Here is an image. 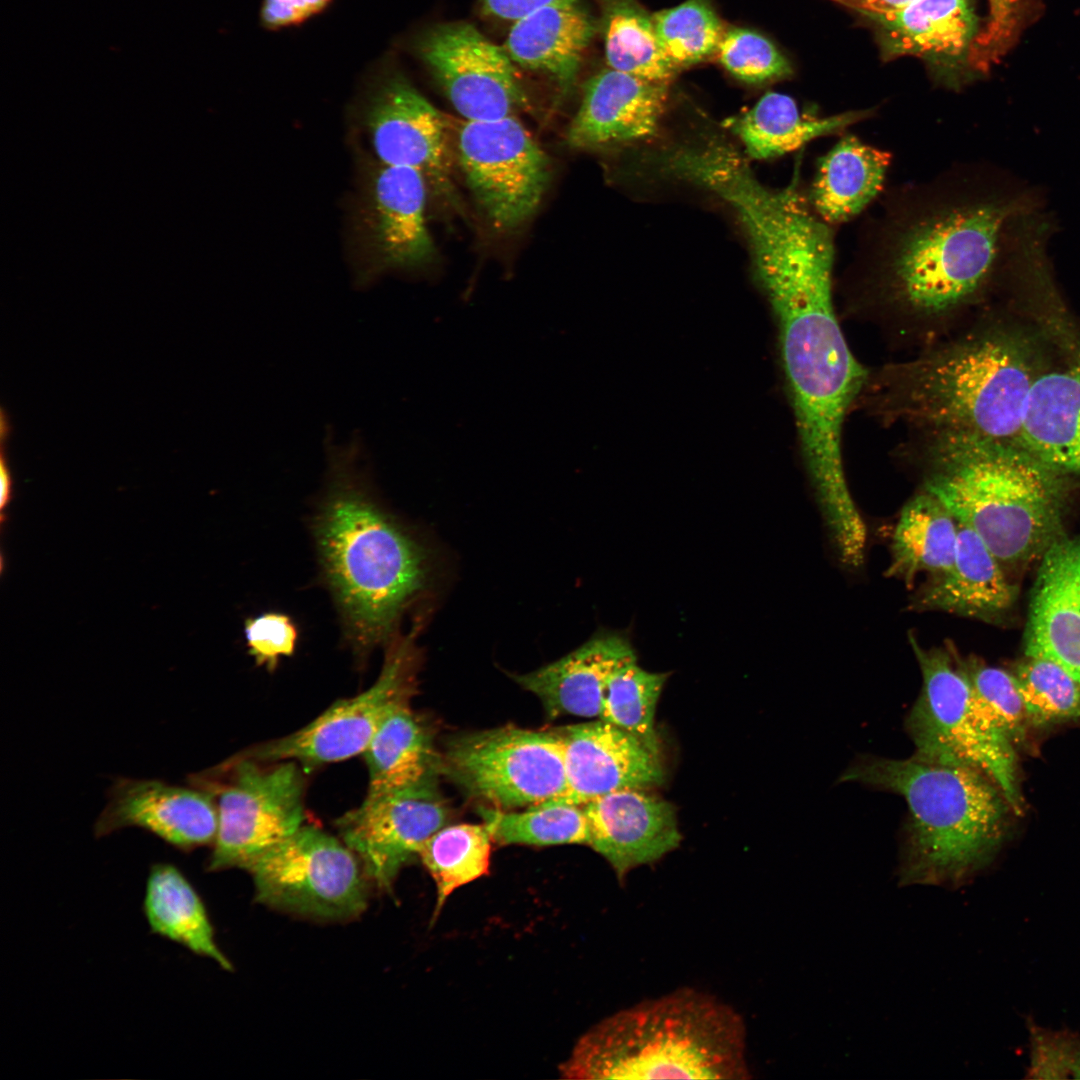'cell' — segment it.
I'll list each match as a JSON object with an SVG mask.
<instances>
[{"instance_id":"1","label":"cell","mask_w":1080,"mask_h":1080,"mask_svg":"<svg viewBox=\"0 0 1080 1080\" xmlns=\"http://www.w3.org/2000/svg\"><path fill=\"white\" fill-rule=\"evenodd\" d=\"M753 266L776 315L785 375L805 465L823 516L856 504L845 476V418L869 376L852 354L833 302L831 226L803 209L760 220L746 236Z\"/></svg>"},{"instance_id":"2","label":"cell","mask_w":1080,"mask_h":1080,"mask_svg":"<svg viewBox=\"0 0 1080 1080\" xmlns=\"http://www.w3.org/2000/svg\"><path fill=\"white\" fill-rule=\"evenodd\" d=\"M1015 205L971 198L949 169L890 195L866 225L854 270L871 295L916 320H940L967 304L994 267Z\"/></svg>"},{"instance_id":"3","label":"cell","mask_w":1080,"mask_h":1080,"mask_svg":"<svg viewBox=\"0 0 1080 1080\" xmlns=\"http://www.w3.org/2000/svg\"><path fill=\"white\" fill-rule=\"evenodd\" d=\"M324 485L313 529L320 565L353 648L366 654L398 633L428 581L423 545L380 502L366 441L327 425Z\"/></svg>"},{"instance_id":"4","label":"cell","mask_w":1080,"mask_h":1080,"mask_svg":"<svg viewBox=\"0 0 1080 1080\" xmlns=\"http://www.w3.org/2000/svg\"><path fill=\"white\" fill-rule=\"evenodd\" d=\"M560 1071L568 1079L748 1080L747 1027L728 1003L682 987L595 1024Z\"/></svg>"},{"instance_id":"5","label":"cell","mask_w":1080,"mask_h":1080,"mask_svg":"<svg viewBox=\"0 0 1080 1080\" xmlns=\"http://www.w3.org/2000/svg\"><path fill=\"white\" fill-rule=\"evenodd\" d=\"M1037 376L1023 346L989 332L887 366L863 393L887 419L1018 445Z\"/></svg>"},{"instance_id":"6","label":"cell","mask_w":1080,"mask_h":1080,"mask_svg":"<svg viewBox=\"0 0 1080 1080\" xmlns=\"http://www.w3.org/2000/svg\"><path fill=\"white\" fill-rule=\"evenodd\" d=\"M923 490L971 528L999 562L1033 558L1056 540L1060 473L1017 444L961 431H932Z\"/></svg>"},{"instance_id":"7","label":"cell","mask_w":1080,"mask_h":1080,"mask_svg":"<svg viewBox=\"0 0 1080 1080\" xmlns=\"http://www.w3.org/2000/svg\"><path fill=\"white\" fill-rule=\"evenodd\" d=\"M901 796L908 808L901 881L955 885L983 866L1002 841L1012 810L999 787L965 765L912 755L864 756L840 775Z\"/></svg>"},{"instance_id":"8","label":"cell","mask_w":1080,"mask_h":1080,"mask_svg":"<svg viewBox=\"0 0 1080 1080\" xmlns=\"http://www.w3.org/2000/svg\"><path fill=\"white\" fill-rule=\"evenodd\" d=\"M909 642L922 675L920 694L905 720L914 755L979 770L1020 813L1014 744L976 696L952 645L925 648L912 633Z\"/></svg>"},{"instance_id":"9","label":"cell","mask_w":1080,"mask_h":1080,"mask_svg":"<svg viewBox=\"0 0 1080 1080\" xmlns=\"http://www.w3.org/2000/svg\"><path fill=\"white\" fill-rule=\"evenodd\" d=\"M262 764L237 755L218 766L230 774L225 781L210 770L189 777V784L210 792L217 806L208 871L243 869L303 825L304 777L298 764Z\"/></svg>"},{"instance_id":"10","label":"cell","mask_w":1080,"mask_h":1080,"mask_svg":"<svg viewBox=\"0 0 1080 1080\" xmlns=\"http://www.w3.org/2000/svg\"><path fill=\"white\" fill-rule=\"evenodd\" d=\"M439 773L502 810L563 797L567 789L558 732L512 725L453 737L439 754Z\"/></svg>"},{"instance_id":"11","label":"cell","mask_w":1080,"mask_h":1080,"mask_svg":"<svg viewBox=\"0 0 1080 1080\" xmlns=\"http://www.w3.org/2000/svg\"><path fill=\"white\" fill-rule=\"evenodd\" d=\"M257 901L296 914L345 920L366 907L364 871L343 842L312 826L249 861Z\"/></svg>"},{"instance_id":"12","label":"cell","mask_w":1080,"mask_h":1080,"mask_svg":"<svg viewBox=\"0 0 1080 1080\" xmlns=\"http://www.w3.org/2000/svg\"><path fill=\"white\" fill-rule=\"evenodd\" d=\"M417 632L415 626L409 634L393 636L380 674L368 689L337 701L294 733L238 756L262 763L294 761L312 769L363 753L388 714L415 693L421 660Z\"/></svg>"},{"instance_id":"13","label":"cell","mask_w":1080,"mask_h":1080,"mask_svg":"<svg viewBox=\"0 0 1080 1080\" xmlns=\"http://www.w3.org/2000/svg\"><path fill=\"white\" fill-rule=\"evenodd\" d=\"M457 151L466 182L494 228L512 230L532 217L549 183V159L514 115L461 122Z\"/></svg>"},{"instance_id":"14","label":"cell","mask_w":1080,"mask_h":1080,"mask_svg":"<svg viewBox=\"0 0 1080 1080\" xmlns=\"http://www.w3.org/2000/svg\"><path fill=\"white\" fill-rule=\"evenodd\" d=\"M416 50L466 120L512 116L528 104L514 63L504 48L469 23L432 27L419 38Z\"/></svg>"},{"instance_id":"15","label":"cell","mask_w":1080,"mask_h":1080,"mask_svg":"<svg viewBox=\"0 0 1080 1080\" xmlns=\"http://www.w3.org/2000/svg\"><path fill=\"white\" fill-rule=\"evenodd\" d=\"M433 775L406 789L375 799L338 820L342 841L365 876L390 891L400 870L418 857L422 844L450 819V808Z\"/></svg>"},{"instance_id":"16","label":"cell","mask_w":1080,"mask_h":1080,"mask_svg":"<svg viewBox=\"0 0 1080 1080\" xmlns=\"http://www.w3.org/2000/svg\"><path fill=\"white\" fill-rule=\"evenodd\" d=\"M365 120L381 165L416 169L437 186L449 183V123L402 74L389 73L377 83Z\"/></svg>"},{"instance_id":"17","label":"cell","mask_w":1080,"mask_h":1080,"mask_svg":"<svg viewBox=\"0 0 1080 1080\" xmlns=\"http://www.w3.org/2000/svg\"><path fill=\"white\" fill-rule=\"evenodd\" d=\"M107 796L94 826L97 837L137 827L181 851L213 844L215 840L217 806L213 795L204 789L121 777Z\"/></svg>"},{"instance_id":"18","label":"cell","mask_w":1080,"mask_h":1080,"mask_svg":"<svg viewBox=\"0 0 1080 1080\" xmlns=\"http://www.w3.org/2000/svg\"><path fill=\"white\" fill-rule=\"evenodd\" d=\"M563 746L567 789L562 798L581 805L623 789L664 782L662 760L625 730L602 719L556 730Z\"/></svg>"},{"instance_id":"19","label":"cell","mask_w":1080,"mask_h":1080,"mask_svg":"<svg viewBox=\"0 0 1080 1080\" xmlns=\"http://www.w3.org/2000/svg\"><path fill=\"white\" fill-rule=\"evenodd\" d=\"M591 846L622 882L633 869L653 864L680 845L674 806L648 789H623L583 805Z\"/></svg>"},{"instance_id":"20","label":"cell","mask_w":1080,"mask_h":1080,"mask_svg":"<svg viewBox=\"0 0 1080 1080\" xmlns=\"http://www.w3.org/2000/svg\"><path fill=\"white\" fill-rule=\"evenodd\" d=\"M668 84L611 68L591 77L568 132L575 149H598L652 137L667 100Z\"/></svg>"},{"instance_id":"21","label":"cell","mask_w":1080,"mask_h":1080,"mask_svg":"<svg viewBox=\"0 0 1080 1080\" xmlns=\"http://www.w3.org/2000/svg\"><path fill=\"white\" fill-rule=\"evenodd\" d=\"M1028 657L1058 664L1080 683V537L1045 550L1025 635Z\"/></svg>"},{"instance_id":"22","label":"cell","mask_w":1080,"mask_h":1080,"mask_svg":"<svg viewBox=\"0 0 1080 1080\" xmlns=\"http://www.w3.org/2000/svg\"><path fill=\"white\" fill-rule=\"evenodd\" d=\"M635 660V650L624 634L604 631L564 657L511 678L540 700L549 718H599L610 676Z\"/></svg>"},{"instance_id":"23","label":"cell","mask_w":1080,"mask_h":1080,"mask_svg":"<svg viewBox=\"0 0 1080 1080\" xmlns=\"http://www.w3.org/2000/svg\"><path fill=\"white\" fill-rule=\"evenodd\" d=\"M416 169L381 165L371 187L372 235L384 267L411 270L435 254L426 222L427 184Z\"/></svg>"},{"instance_id":"24","label":"cell","mask_w":1080,"mask_h":1080,"mask_svg":"<svg viewBox=\"0 0 1080 1080\" xmlns=\"http://www.w3.org/2000/svg\"><path fill=\"white\" fill-rule=\"evenodd\" d=\"M595 29L582 0H558L514 21L503 48L514 64L548 76L566 92Z\"/></svg>"},{"instance_id":"25","label":"cell","mask_w":1080,"mask_h":1080,"mask_svg":"<svg viewBox=\"0 0 1080 1080\" xmlns=\"http://www.w3.org/2000/svg\"><path fill=\"white\" fill-rule=\"evenodd\" d=\"M1018 445L1059 473L1080 474V354L1037 376Z\"/></svg>"},{"instance_id":"26","label":"cell","mask_w":1080,"mask_h":1080,"mask_svg":"<svg viewBox=\"0 0 1080 1080\" xmlns=\"http://www.w3.org/2000/svg\"><path fill=\"white\" fill-rule=\"evenodd\" d=\"M1013 599L998 559L977 533L957 521L954 563L923 586L914 608L988 619L1009 608Z\"/></svg>"},{"instance_id":"27","label":"cell","mask_w":1080,"mask_h":1080,"mask_svg":"<svg viewBox=\"0 0 1080 1080\" xmlns=\"http://www.w3.org/2000/svg\"><path fill=\"white\" fill-rule=\"evenodd\" d=\"M890 163L889 152L853 135L842 137L819 161L812 209L830 226L851 220L878 196Z\"/></svg>"},{"instance_id":"28","label":"cell","mask_w":1080,"mask_h":1080,"mask_svg":"<svg viewBox=\"0 0 1080 1080\" xmlns=\"http://www.w3.org/2000/svg\"><path fill=\"white\" fill-rule=\"evenodd\" d=\"M368 769L365 799H375L439 773V753L430 730L410 707L393 709L363 752Z\"/></svg>"},{"instance_id":"29","label":"cell","mask_w":1080,"mask_h":1080,"mask_svg":"<svg viewBox=\"0 0 1080 1080\" xmlns=\"http://www.w3.org/2000/svg\"><path fill=\"white\" fill-rule=\"evenodd\" d=\"M870 114L862 110L811 116L802 113L789 95L767 92L752 108L730 119L728 128L748 157L767 160L798 150L813 139L842 132Z\"/></svg>"},{"instance_id":"30","label":"cell","mask_w":1080,"mask_h":1080,"mask_svg":"<svg viewBox=\"0 0 1080 1080\" xmlns=\"http://www.w3.org/2000/svg\"><path fill=\"white\" fill-rule=\"evenodd\" d=\"M143 912L151 932L209 958L224 970L233 966L219 948L206 907L174 865L157 863L149 872Z\"/></svg>"},{"instance_id":"31","label":"cell","mask_w":1080,"mask_h":1080,"mask_svg":"<svg viewBox=\"0 0 1080 1080\" xmlns=\"http://www.w3.org/2000/svg\"><path fill=\"white\" fill-rule=\"evenodd\" d=\"M956 547L957 520L937 497L923 490L900 513L886 576L907 585L922 573L938 577L953 565Z\"/></svg>"},{"instance_id":"32","label":"cell","mask_w":1080,"mask_h":1080,"mask_svg":"<svg viewBox=\"0 0 1080 1080\" xmlns=\"http://www.w3.org/2000/svg\"><path fill=\"white\" fill-rule=\"evenodd\" d=\"M884 55L956 57L967 48L974 16L967 0H914L893 13L873 17Z\"/></svg>"},{"instance_id":"33","label":"cell","mask_w":1080,"mask_h":1080,"mask_svg":"<svg viewBox=\"0 0 1080 1080\" xmlns=\"http://www.w3.org/2000/svg\"><path fill=\"white\" fill-rule=\"evenodd\" d=\"M603 34L611 69L667 84L678 70L660 43L653 16L637 0H606Z\"/></svg>"},{"instance_id":"34","label":"cell","mask_w":1080,"mask_h":1080,"mask_svg":"<svg viewBox=\"0 0 1080 1080\" xmlns=\"http://www.w3.org/2000/svg\"><path fill=\"white\" fill-rule=\"evenodd\" d=\"M493 839L485 823L445 825L421 846L418 858L436 885L434 917L456 889L489 872Z\"/></svg>"},{"instance_id":"35","label":"cell","mask_w":1080,"mask_h":1080,"mask_svg":"<svg viewBox=\"0 0 1080 1080\" xmlns=\"http://www.w3.org/2000/svg\"><path fill=\"white\" fill-rule=\"evenodd\" d=\"M493 842L500 845L550 846L590 843L583 806L562 798L550 799L525 809L482 807L479 811Z\"/></svg>"},{"instance_id":"36","label":"cell","mask_w":1080,"mask_h":1080,"mask_svg":"<svg viewBox=\"0 0 1080 1080\" xmlns=\"http://www.w3.org/2000/svg\"><path fill=\"white\" fill-rule=\"evenodd\" d=\"M668 675L647 671L637 660L621 665L608 680L599 717L632 734L659 757L655 713Z\"/></svg>"},{"instance_id":"37","label":"cell","mask_w":1080,"mask_h":1080,"mask_svg":"<svg viewBox=\"0 0 1080 1080\" xmlns=\"http://www.w3.org/2000/svg\"><path fill=\"white\" fill-rule=\"evenodd\" d=\"M652 16L660 43L677 69L716 55L725 28L709 0H686Z\"/></svg>"},{"instance_id":"38","label":"cell","mask_w":1080,"mask_h":1080,"mask_svg":"<svg viewBox=\"0 0 1080 1080\" xmlns=\"http://www.w3.org/2000/svg\"><path fill=\"white\" fill-rule=\"evenodd\" d=\"M1028 658L1014 676L1029 724L1045 726L1080 718V683L1054 662Z\"/></svg>"},{"instance_id":"39","label":"cell","mask_w":1080,"mask_h":1080,"mask_svg":"<svg viewBox=\"0 0 1080 1080\" xmlns=\"http://www.w3.org/2000/svg\"><path fill=\"white\" fill-rule=\"evenodd\" d=\"M716 56L735 78L761 84L789 76L792 68L787 58L763 35L750 29H725Z\"/></svg>"},{"instance_id":"40","label":"cell","mask_w":1080,"mask_h":1080,"mask_svg":"<svg viewBox=\"0 0 1080 1080\" xmlns=\"http://www.w3.org/2000/svg\"><path fill=\"white\" fill-rule=\"evenodd\" d=\"M960 664L976 696L997 725L1013 744L1021 742L1029 720L1015 676L976 661L960 660Z\"/></svg>"},{"instance_id":"41","label":"cell","mask_w":1080,"mask_h":1080,"mask_svg":"<svg viewBox=\"0 0 1080 1080\" xmlns=\"http://www.w3.org/2000/svg\"><path fill=\"white\" fill-rule=\"evenodd\" d=\"M244 636L249 655L271 671L281 658L294 654L299 632L289 615L273 611L247 618Z\"/></svg>"},{"instance_id":"42","label":"cell","mask_w":1080,"mask_h":1080,"mask_svg":"<svg viewBox=\"0 0 1080 1080\" xmlns=\"http://www.w3.org/2000/svg\"><path fill=\"white\" fill-rule=\"evenodd\" d=\"M332 0H263L260 20L264 27L276 30L299 25L324 11Z\"/></svg>"},{"instance_id":"43","label":"cell","mask_w":1080,"mask_h":1080,"mask_svg":"<svg viewBox=\"0 0 1080 1080\" xmlns=\"http://www.w3.org/2000/svg\"><path fill=\"white\" fill-rule=\"evenodd\" d=\"M483 12L491 17L516 21L558 0H480Z\"/></svg>"},{"instance_id":"44","label":"cell","mask_w":1080,"mask_h":1080,"mask_svg":"<svg viewBox=\"0 0 1080 1080\" xmlns=\"http://www.w3.org/2000/svg\"><path fill=\"white\" fill-rule=\"evenodd\" d=\"M11 433V425L9 417L5 409L1 408L0 415V440H1V452H0V480H1V492H0V510H1V522L4 520L5 508L9 505L13 495V479L9 466V459L6 452L7 440Z\"/></svg>"},{"instance_id":"45","label":"cell","mask_w":1080,"mask_h":1080,"mask_svg":"<svg viewBox=\"0 0 1080 1080\" xmlns=\"http://www.w3.org/2000/svg\"><path fill=\"white\" fill-rule=\"evenodd\" d=\"M871 18L898 11L914 0H831Z\"/></svg>"}]
</instances>
